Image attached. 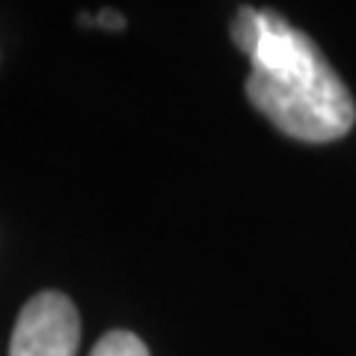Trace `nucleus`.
<instances>
[{
  "instance_id": "4",
  "label": "nucleus",
  "mask_w": 356,
  "mask_h": 356,
  "mask_svg": "<svg viewBox=\"0 0 356 356\" xmlns=\"http://www.w3.org/2000/svg\"><path fill=\"white\" fill-rule=\"evenodd\" d=\"M81 24H95L104 30H122L125 27V15L116 13V9H102L95 15H81Z\"/></svg>"
},
{
  "instance_id": "1",
  "label": "nucleus",
  "mask_w": 356,
  "mask_h": 356,
  "mask_svg": "<svg viewBox=\"0 0 356 356\" xmlns=\"http://www.w3.org/2000/svg\"><path fill=\"white\" fill-rule=\"evenodd\" d=\"M232 42L250 57L247 98L282 134L303 143L341 140L356 102L321 48L270 9H238Z\"/></svg>"
},
{
  "instance_id": "3",
  "label": "nucleus",
  "mask_w": 356,
  "mask_h": 356,
  "mask_svg": "<svg viewBox=\"0 0 356 356\" xmlns=\"http://www.w3.org/2000/svg\"><path fill=\"white\" fill-rule=\"evenodd\" d=\"M89 356H149V348L137 336H134V332L113 330V332H107V336L95 344Z\"/></svg>"
},
{
  "instance_id": "2",
  "label": "nucleus",
  "mask_w": 356,
  "mask_h": 356,
  "mask_svg": "<svg viewBox=\"0 0 356 356\" xmlns=\"http://www.w3.org/2000/svg\"><path fill=\"white\" fill-rule=\"evenodd\" d=\"M81 318L74 303L60 291H42L21 309L9 356H77Z\"/></svg>"
}]
</instances>
